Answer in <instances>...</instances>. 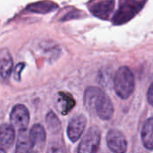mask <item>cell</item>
Masks as SVG:
<instances>
[{
    "mask_svg": "<svg viewBox=\"0 0 153 153\" xmlns=\"http://www.w3.org/2000/svg\"><path fill=\"white\" fill-rule=\"evenodd\" d=\"M84 106L102 120H109L114 115V107L110 99L98 87L91 86L86 89L84 92Z\"/></svg>",
    "mask_w": 153,
    "mask_h": 153,
    "instance_id": "obj_1",
    "label": "cell"
},
{
    "mask_svg": "<svg viewBox=\"0 0 153 153\" xmlns=\"http://www.w3.org/2000/svg\"><path fill=\"white\" fill-rule=\"evenodd\" d=\"M134 76L127 66H121L114 78V88L117 96L123 100L128 99L134 91Z\"/></svg>",
    "mask_w": 153,
    "mask_h": 153,
    "instance_id": "obj_2",
    "label": "cell"
},
{
    "mask_svg": "<svg viewBox=\"0 0 153 153\" xmlns=\"http://www.w3.org/2000/svg\"><path fill=\"white\" fill-rule=\"evenodd\" d=\"M145 0H120L119 7L112 22L115 25H121L133 19L144 6Z\"/></svg>",
    "mask_w": 153,
    "mask_h": 153,
    "instance_id": "obj_3",
    "label": "cell"
},
{
    "mask_svg": "<svg viewBox=\"0 0 153 153\" xmlns=\"http://www.w3.org/2000/svg\"><path fill=\"white\" fill-rule=\"evenodd\" d=\"M101 134L98 127H91L82 137V142L78 147V152L93 153L97 152L100 148Z\"/></svg>",
    "mask_w": 153,
    "mask_h": 153,
    "instance_id": "obj_4",
    "label": "cell"
},
{
    "mask_svg": "<svg viewBox=\"0 0 153 153\" xmlns=\"http://www.w3.org/2000/svg\"><path fill=\"white\" fill-rule=\"evenodd\" d=\"M10 121L13 128L18 131L26 129L30 123V113L28 108L22 104L14 106L10 114Z\"/></svg>",
    "mask_w": 153,
    "mask_h": 153,
    "instance_id": "obj_5",
    "label": "cell"
},
{
    "mask_svg": "<svg viewBox=\"0 0 153 153\" xmlns=\"http://www.w3.org/2000/svg\"><path fill=\"white\" fill-rule=\"evenodd\" d=\"M107 144L108 149L113 152L125 153L127 151V142L125 135L115 129H112L108 133Z\"/></svg>",
    "mask_w": 153,
    "mask_h": 153,
    "instance_id": "obj_6",
    "label": "cell"
},
{
    "mask_svg": "<svg viewBox=\"0 0 153 153\" xmlns=\"http://www.w3.org/2000/svg\"><path fill=\"white\" fill-rule=\"evenodd\" d=\"M86 126V117L83 115H77L71 119L67 127V135L71 142H77L82 135Z\"/></svg>",
    "mask_w": 153,
    "mask_h": 153,
    "instance_id": "obj_7",
    "label": "cell"
},
{
    "mask_svg": "<svg viewBox=\"0 0 153 153\" xmlns=\"http://www.w3.org/2000/svg\"><path fill=\"white\" fill-rule=\"evenodd\" d=\"M29 135L32 146V152H41L45 146L47 138L45 128L39 124H35L29 132Z\"/></svg>",
    "mask_w": 153,
    "mask_h": 153,
    "instance_id": "obj_8",
    "label": "cell"
},
{
    "mask_svg": "<svg viewBox=\"0 0 153 153\" xmlns=\"http://www.w3.org/2000/svg\"><path fill=\"white\" fill-rule=\"evenodd\" d=\"M115 7V0H98L90 6L91 13L100 19L107 20Z\"/></svg>",
    "mask_w": 153,
    "mask_h": 153,
    "instance_id": "obj_9",
    "label": "cell"
},
{
    "mask_svg": "<svg viewBox=\"0 0 153 153\" xmlns=\"http://www.w3.org/2000/svg\"><path fill=\"white\" fill-rule=\"evenodd\" d=\"M13 68V57L7 48L0 49V78L4 82L10 79Z\"/></svg>",
    "mask_w": 153,
    "mask_h": 153,
    "instance_id": "obj_10",
    "label": "cell"
},
{
    "mask_svg": "<svg viewBox=\"0 0 153 153\" xmlns=\"http://www.w3.org/2000/svg\"><path fill=\"white\" fill-rule=\"evenodd\" d=\"M15 140V130L12 125L4 124L0 126V146L10 148Z\"/></svg>",
    "mask_w": 153,
    "mask_h": 153,
    "instance_id": "obj_11",
    "label": "cell"
},
{
    "mask_svg": "<svg viewBox=\"0 0 153 153\" xmlns=\"http://www.w3.org/2000/svg\"><path fill=\"white\" fill-rule=\"evenodd\" d=\"M16 152H32V146L30 140L29 132L26 129H22L18 131L17 142H16Z\"/></svg>",
    "mask_w": 153,
    "mask_h": 153,
    "instance_id": "obj_12",
    "label": "cell"
},
{
    "mask_svg": "<svg viewBox=\"0 0 153 153\" xmlns=\"http://www.w3.org/2000/svg\"><path fill=\"white\" fill-rule=\"evenodd\" d=\"M142 142L149 151L153 149V118L150 117L144 124L142 130Z\"/></svg>",
    "mask_w": 153,
    "mask_h": 153,
    "instance_id": "obj_13",
    "label": "cell"
},
{
    "mask_svg": "<svg viewBox=\"0 0 153 153\" xmlns=\"http://www.w3.org/2000/svg\"><path fill=\"white\" fill-rule=\"evenodd\" d=\"M57 7H58V5L54 2L40 1V2H37V3H34L32 4H30L27 8L30 12H33V13H46L55 11V9H56Z\"/></svg>",
    "mask_w": 153,
    "mask_h": 153,
    "instance_id": "obj_14",
    "label": "cell"
},
{
    "mask_svg": "<svg viewBox=\"0 0 153 153\" xmlns=\"http://www.w3.org/2000/svg\"><path fill=\"white\" fill-rule=\"evenodd\" d=\"M59 98H61V102H64L62 104V114L66 115L75 106V100L69 93L65 92H59Z\"/></svg>",
    "mask_w": 153,
    "mask_h": 153,
    "instance_id": "obj_15",
    "label": "cell"
},
{
    "mask_svg": "<svg viewBox=\"0 0 153 153\" xmlns=\"http://www.w3.org/2000/svg\"><path fill=\"white\" fill-rule=\"evenodd\" d=\"M46 120H47V124H48V128L52 132H57L61 128V122L59 121L58 117L56 116L55 113L49 112L46 117Z\"/></svg>",
    "mask_w": 153,
    "mask_h": 153,
    "instance_id": "obj_16",
    "label": "cell"
},
{
    "mask_svg": "<svg viewBox=\"0 0 153 153\" xmlns=\"http://www.w3.org/2000/svg\"><path fill=\"white\" fill-rule=\"evenodd\" d=\"M147 100L149 102L150 105H152L153 104V84L152 83L148 89V91H147Z\"/></svg>",
    "mask_w": 153,
    "mask_h": 153,
    "instance_id": "obj_17",
    "label": "cell"
},
{
    "mask_svg": "<svg viewBox=\"0 0 153 153\" xmlns=\"http://www.w3.org/2000/svg\"><path fill=\"white\" fill-rule=\"evenodd\" d=\"M22 65H23V64H20V65H19L20 68H19L18 70H17V69L15 70V80H18V81L20 80V72H21V70L22 69Z\"/></svg>",
    "mask_w": 153,
    "mask_h": 153,
    "instance_id": "obj_18",
    "label": "cell"
},
{
    "mask_svg": "<svg viewBox=\"0 0 153 153\" xmlns=\"http://www.w3.org/2000/svg\"><path fill=\"white\" fill-rule=\"evenodd\" d=\"M0 152L4 153V152H5V150H4V149H3V148H2V149H1V148H0Z\"/></svg>",
    "mask_w": 153,
    "mask_h": 153,
    "instance_id": "obj_19",
    "label": "cell"
}]
</instances>
